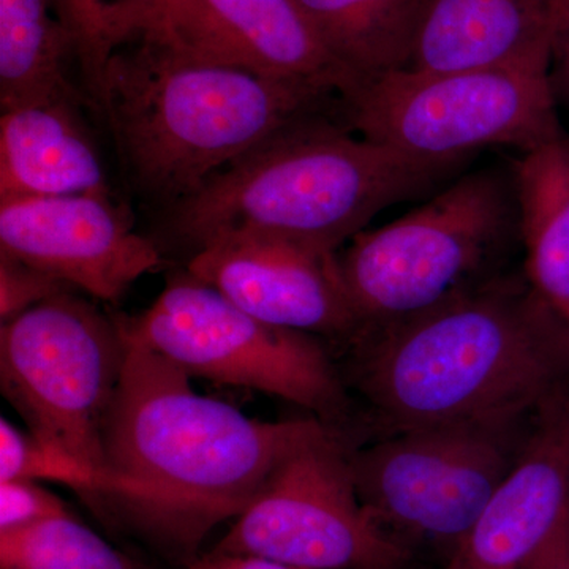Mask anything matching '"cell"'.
I'll list each match as a JSON object with an SVG mask.
<instances>
[{"label":"cell","instance_id":"1","mask_svg":"<svg viewBox=\"0 0 569 569\" xmlns=\"http://www.w3.org/2000/svg\"><path fill=\"white\" fill-rule=\"evenodd\" d=\"M123 329L129 351L103 422L93 501L187 565L209 531L249 507L279 463L340 432L318 418L258 421L197 395L192 377Z\"/></svg>","mask_w":569,"mask_h":569},{"label":"cell","instance_id":"2","mask_svg":"<svg viewBox=\"0 0 569 569\" xmlns=\"http://www.w3.org/2000/svg\"><path fill=\"white\" fill-rule=\"evenodd\" d=\"M350 346V383L383 437L535 413L569 385V326L526 274L490 276Z\"/></svg>","mask_w":569,"mask_h":569},{"label":"cell","instance_id":"3","mask_svg":"<svg viewBox=\"0 0 569 569\" xmlns=\"http://www.w3.org/2000/svg\"><path fill=\"white\" fill-rule=\"evenodd\" d=\"M342 99L138 37L112 52L103 111L142 200L170 208L213 174Z\"/></svg>","mask_w":569,"mask_h":569},{"label":"cell","instance_id":"4","mask_svg":"<svg viewBox=\"0 0 569 569\" xmlns=\"http://www.w3.org/2000/svg\"><path fill=\"white\" fill-rule=\"evenodd\" d=\"M351 132L325 114L277 134L163 209L164 234L190 254L236 233L336 254L377 213L466 164L413 159Z\"/></svg>","mask_w":569,"mask_h":569},{"label":"cell","instance_id":"5","mask_svg":"<svg viewBox=\"0 0 569 569\" xmlns=\"http://www.w3.org/2000/svg\"><path fill=\"white\" fill-rule=\"evenodd\" d=\"M512 236L519 238L515 176L501 168L460 176L407 216L361 231L337 257L359 335L488 279Z\"/></svg>","mask_w":569,"mask_h":569},{"label":"cell","instance_id":"6","mask_svg":"<svg viewBox=\"0 0 569 569\" xmlns=\"http://www.w3.org/2000/svg\"><path fill=\"white\" fill-rule=\"evenodd\" d=\"M537 411L419 427L350 448L359 500L389 537L447 563L518 463Z\"/></svg>","mask_w":569,"mask_h":569},{"label":"cell","instance_id":"7","mask_svg":"<svg viewBox=\"0 0 569 569\" xmlns=\"http://www.w3.org/2000/svg\"><path fill=\"white\" fill-rule=\"evenodd\" d=\"M548 71L399 70L342 100L348 129L427 162L466 163L493 146L520 152L563 133Z\"/></svg>","mask_w":569,"mask_h":569},{"label":"cell","instance_id":"8","mask_svg":"<svg viewBox=\"0 0 569 569\" xmlns=\"http://www.w3.org/2000/svg\"><path fill=\"white\" fill-rule=\"evenodd\" d=\"M127 331L189 377L280 397L346 436V378L318 337L264 323L187 272L168 282Z\"/></svg>","mask_w":569,"mask_h":569},{"label":"cell","instance_id":"9","mask_svg":"<svg viewBox=\"0 0 569 569\" xmlns=\"http://www.w3.org/2000/svg\"><path fill=\"white\" fill-rule=\"evenodd\" d=\"M127 351L121 317H108L73 291L52 296L0 328L2 395L29 432L93 468L100 482L103 422Z\"/></svg>","mask_w":569,"mask_h":569},{"label":"cell","instance_id":"10","mask_svg":"<svg viewBox=\"0 0 569 569\" xmlns=\"http://www.w3.org/2000/svg\"><path fill=\"white\" fill-rule=\"evenodd\" d=\"M348 451L342 433L298 449L271 471L212 550L302 569H411L415 553L359 500Z\"/></svg>","mask_w":569,"mask_h":569},{"label":"cell","instance_id":"11","mask_svg":"<svg viewBox=\"0 0 569 569\" xmlns=\"http://www.w3.org/2000/svg\"><path fill=\"white\" fill-rule=\"evenodd\" d=\"M0 254L104 302L163 263L159 244L99 193L0 201Z\"/></svg>","mask_w":569,"mask_h":569},{"label":"cell","instance_id":"12","mask_svg":"<svg viewBox=\"0 0 569 569\" xmlns=\"http://www.w3.org/2000/svg\"><path fill=\"white\" fill-rule=\"evenodd\" d=\"M141 37L342 100L359 88L296 0H171Z\"/></svg>","mask_w":569,"mask_h":569},{"label":"cell","instance_id":"13","mask_svg":"<svg viewBox=\"0 0 569 569\" xmlns=\"http://www.w3.org/2000/svg\"><path fill=\"white\" fill-rule=\"evenodd\" d=\"M187 272L264 323L351 343L361 331L336 254L258 234H227L201 247Z\"/></svg>","mask_w":569,"mask_h":569},{"label":"cell","instance_id":"14","mask_svg":"<svg viewBox=\"0 0 569 569\" xmlns=\"http://www.w3.org/2000/svg\"><path fill=\"white\" fill-rule=\"evenodd\" d=\"M569 511V385L550 396L511 473L445 569H527Z\"/></svg>","mask_w":569,"mask_h":569},{"label":"cell","instance_id":"15","mask_svg":"<svg viewBox=\"0 0 569 569\" xmlns=\"http://www.w3.org/2000/svg\"><path fill=\"white\" fill-rule=\"evenodd\" d=\"M546 0H422L410 61L421 73L548 71Z\"/></svg>","mask_w":569,"mask_h":569},{"label":"cell","instance_id":"16","mask_svg":"<svg viewBox=\"0 0 569 569\" xmlns=\"http://www.w3.org/2000/svg\"><path fill=\"white\" fill-rule=\"evenodd\" d=\"M82 107L51 102L2 112L0 201L111 194L99 149L81 118Z\"/></svg>","mask_w":569,"mask_h":569},{"label":"cell","instance_id":"17","mask_svg":"<svg viewBox=\"0 0 569 569\" xmlns=\"http://www.w3.org/2000/svg\"><path fill=\"white\" fill-rule=\"evenodd\" d=\"M511 170L523 274L569 326V134L520 153Z\"/></svg>","mask_w":569,"mask_h":569},{"label":"cell","instance_id":"18","mask_svg":"<svg viewBox=\"0 0 569 569\" xmlns=\"http://www.w3.org/2000/svg\"><path fill=\"white\" fill-rule=\"evenodd\" d=\"M69 59L73 41L54 0H0L2 112L51 102L91 104L67 74Z\"/></svg>","mask_w":569,"mask_h":569},{"label":"cell","instance_id":"19","mask_svg":"<svg viewBox=\"0 0 569 569\" xmlns=\"http://www.w3.org/2000/svg\"><path fill=\"white\" fill-rule=\"evenodd\" d=\"M359 86L406 69L422 0H296Z\"/></svg>","mask_w":569,"mask_h":569},{"label":"cell","instance_id":"20","mask_svg":"<svg viewBox=\"0 0 569 569\" xmlns=\"http://www.w3.org/2000/svg\"><path fill=\"white\" fill-rule=\"evenodd\" d=\"M0 569H148L70 512L0 531Z\"/></svg>","mask_w":569,"mask_h":569},{"label":"cell","instance_id":"21","mask_svg":"<svg viewBox=\"0 0 569 569\" xmlns=\"http://www.w3.org/2000/svg\"><path fill=\"white\" fill-rule=\"evenodd\" d=\"M28 479L50 481L77 490L93 500L100 488V475L69 452L48 441L21 432L6 418L0 421V481Z\"/></svg>","mask_w":569,"mask_h":569},{"label":"cell","instance_id":"22","mask_svg":"<svg viewBox=\"0 0 569 569\" xmlns=\"http://www.w3.org/2000/svg\"><path fill=\"white\" fill-rule=\"evenodd\" d=\"M110 3L111 0H54L59 18L73 41L82 91L92 108L100 112L103 111L104 74L114 52L108 24Z\"/></svg>","mask_w":569,"mask_h":569},{"label":"cell","instance_id":"23","mask_svg":"<svg viewBox=\"0 0 569 569\" xmlns=\"http://www.w3.org/2000/svg\"><path fill=\"white\" fill-rule=\"evenodd\" d=\"M73 291L47 272L0 254V320H13L52 296Z\"/></svg>","mask_w":569,"mask_h":569},{"label":"cell","instance_id":"24","mask_svg":"<svg viewBox=\"0 0 569 569\" xmlns=\"http://www.w3.org/2000/svg\"><path fill=\"white\" fill-rule=\"evenodd\" d=\"M67 512L69 509L61 498L41 488L40 482L0 481V531L22 529Z\"/></svg>","mask_w":569,"mask_h":569},{"label":"cell","instance_id":"25","mask_svg":"<svg viewBox=\"0 0 569 569\" xmlns=\"http://www.w3.org/2000/svg\"><path fill=\"white\" fill-rule=\"evenodd\" d=\"M171 0H111L108 24L114 50L127 41L149 33L159 24Z\"/></svg>","mask_w":569,"mask_h":569},{"label":"cell","instance_id":"26","mask_svg":"<svg viewBox=\"0 0 569 569\" xmlns=\"http://www.w3.org/2000/svg\"><path fill=\"white\" fill-rule=\"evenodd\" d=\"M550 22L549 78L557 99L569 104V0H546Z\"/></svg>","mask_w":569,"mask_h":569},{"label":"cell","instance_id":"27","mask_svg":"<svg viewBox=\"0 0 569 569\" xmlns=\"http://www.w3.org/2000/svg\"><path fill=\"white\" fill-rule=\"evenodd\" d=\"M187 569H302L280 563V561L264 559V557L249 556V553L211 552L194 557L186 565Z\"/></svg>","mask_w":569,"mask_h":569},{"label":"cell","instance_id":"28","mask_svg":"<svg viewBox=\"0 0 569 569\" xmlns=\"http://www.w3.org/2000/svg\"><path fill=\"white\" fill-rule=\"evenodd\" d=\"M527 569H569V511Z\"/></svg>","mask_w":569,"mask_h":569}]
</instances>
